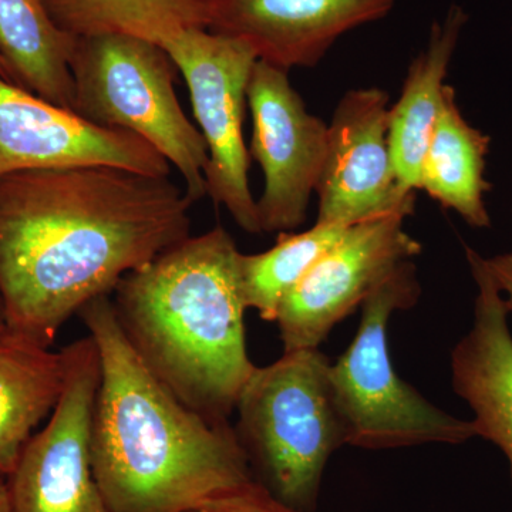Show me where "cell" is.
Wrapping results in <instances>:
<instances>
[{
	"instance_id": "5",
	"label": "cell",
	"mask_w": 512,
	"mask_h": 512,
	"mask_svg": "<svg viewBox=\"0 0 512 512\" xmlns=\"http://www.w3.org/2000/svg\"><path fill=\"white\" fill-rule=\"evenodd\" d=\"M421 296L416 265L403 262L362 305L346 352L330 365V383L345 427L346 446L389 450L423 444H464L477 437L473 421L457 419L421 396L394 370L389 322Z\"/></svg>"
},
{
	"instance_id": "20",
	"label": "cell",
	"mask_w": 512,
	"mask_h": 512,
	"mask_svg": "<svg viewBox=\"0 0 512 512\" xmlns=\"http://www.w3.org/2000/svg\"><path fill=\"white\" fill-rule=\"evenodd\" d=\"M346 228L315 222L303 232H281L268 251L239 255V279L247 309H255L265 322H276L285 296L342 238Z\"/></svg>"
},
{
	"instance_id": "11",
	"label": "cell",
	"mask_w": 512,
	"mask_h": 512,
	"mask_svg": "<svg viewBox=\"0 0 512 512\" xmlns=\"http://www.w3.org/2000/svg\"><path fill=\"white\" fill-rule=\"evenodd\" d=\"M389 94L353 89L328 124V151L318 187L316 224L350 227L383 215H413L416 191L397 180L389 143Z\"/></svg>"
},
{
	"instance_id": "22",
	"label": "cell",
	"mask_w": 512,
	"mask_h": 512,
	"mask_svg": "<svg viewBox=\"0 0 512 512\" xmlns=\"http://www.w3.org/2000/svg\"><path fill=\"white\" fill-rule=\"evenodd\" d=\"M488 271L493 275L495 284L503 293L508 312H512V249L493 258H485Z\"/></svg>"
},
{
	"instance_id": "19",
	"label": "cell",
	"mask_w": 512,
	"mask_h": 512,
	"mask_svg": "<svg viewBox=\"0 0 512 512\" xmlns=\"http://www.w3.org/2000/svg\"><path fill=\"white\" fill-rule=\"evenodd\" d=\"M57 28L74 37L127 35L161 43L207 29V0H45Z\"/></svg>"
},
{
	"instance_id": "7",
	"label": "cell",
	"mask_w": 512,
	"mask_h": 512,
	"mask_svg": "<svg viewBox=\"0 0 512 512\" xmlns=\"http://www.w3.org/2000/svg\"><path fill=\"white\" fill-rule=\"evenodd\" d=\"M161 46L183 74L194 119L207 144V195L231 214L239 228L261 234L244 140L247 90L258 56L242 40L204 28L175 33Z\"/></svg>"
},
{
	"instance_id": "3",
	"label": "cell",
	"mask_w": 512,
	"mask_h": 512,
	"mask_svg": "<svg viewBox=\"0 0 512 512\" xmlns=\"http://www.w3.org/2000/svg\"><path fill=\"white\" fill-rule=\"evenodd\" d=\"M234 238L217 225L121 279L110 298L151 373L188 407L229 421L254 373Z\"/></svg>"
},
{
	"instance_id": "16",
	"label": "cell",
	"mask_w": 512,
	"mask_h": 512,
	"mask_svg": "<svg viewBox=\"0 0 512 512\" xmlns=\"http://www.w3.org/2000/svg\"><path fill=\"white\" fill-rule=\"evenodd\" d=\"M67 377L64 349L53 352L8 328L0 333V474L9 477L40 421L50 417Z\"/></svg>"
},
{
	"instance_id": "15",
	"label": "cell",
	"mask_w": 512,
	"mask_h": 512,
	"mask_svg": "<svg viewBox=\"0 0 512 512\" xmlns=\"http://www.w3.org/2000/svg\"><path fill=\"white\" fill-rule=\"evenodd\" d=\"M468 16L461 6L433 23L429 43L407 70L399 100L389 110V143L397 180L406 191H419L421 163L437 119L448 67Z\"/></svg>"
},
{
	"instance_id": "18",
	"label": "cell",
	"mask_w": 512,
	"mask_h": 512,
	"mask_svg": "<svg viewBox=\"0 0 512 512\" xmlns=\"http://www.w3.org/2000/svg\"><path fill=\"white\" fill-rule=\"evenodd\" d=\"M74 43L57 28L45 0H0V56L10 82L70 111Z\"/></svg>"
},
{
	"instance_id": "23",
	"label": "cell",
	"mask_w": 512,
	"mask_h": 512,
	"mask_svg": "<svg viewBox=\"0 0 512 512\" xmlns=\"http://www.w3.org/2000/svg\"><path fill=\"white\" fill-rule=\"evenodd\" d=\"M0 512H13L8 477L0 474Z\"/></svg>"
},
{
	"instance_id": "8",
	"label": "cell",
	"mask_w": 512,
	"mask_h": 512,
	"mask_svg": "<svg viewBox=\"0 0 512 512\" xmlns=\"http://www.w3.org/2000/svg\"><path fill=\"white\" fill-rule=\"evenodd\" d=\"M64 352L67 377L62 397L8 477L13 512H111L94 476L90 453L99 349L87 335Z\"/></svg>"
},
{
	"instance_id": "26",
	"label": "cell",
	"mask_w": 512,
	"mask_h": 512,
	"mask_svg": "<svg viewBox=\"0 0 512 512\" xmlns=\"http://www.w3.org/2000/svg\"><path fill=\"white\" fill-rule=\"evenodd\" d=\"M0 319H3V306H2V301H0Z\"/></svg>"
},
{
	"instance_id": "17",
	"label": "cell",
	"mask_w": 512,
	"mask_h": 512,
	"mask_svg": "<svg viewBox=\"0 0 512 512\" xmlns=\"http://www.w3.org/2000/svg\"><path fill=\"white\" fill-rule=\"evenodd\" d=\"M491 137L471 126L457 103L456 89L446 84L436 127L421 163L419 190L446 210L457 212L471 228L491 227L485 194V160Z\"/></svg>"
},
{
	"instance_id": "24",
	"label": "cell",
	"mask_w": 512,
	"mask_h": 512,
	"mask_svg": "<svg viewBox=\"0 0 512 512\" xmlns=\"http://www.w3.org/2000/svg\"><path fill=\"white\" fill-rule=\"evenodd\" d=\"M0 76L5 77V79H9L8 67H6L5 62H3L2 56H0Z\"/></svg>"
},
{
	"instance_id": "1",
	"label": "cell",
	"mask_w": 512,
	"mask_h": 512,
	"mask_svg": "<svg viewBox=\"0 0 512 512\" xmlns=\"http://www.w3.org/2000/svg\"><path fill=\"white\" fill-rule=\"evenodd\" d=\"M170 177L73 165L0 178V301L16 335L52 348L74 315L191 235Z\"/></svg>"
},
{
	"instance_id": "2",
	"label": "cell",
	"mask_w": 512,
	"mask_h": 512,
	"mask_svg": "<svg viewBox=\"0 0 512 512\" xmlns=\"http://www.w3.org/2000/svg\"><path fill=\"white\" fill-rule=\"evenodd\" d=\"M79 315L100 355L90 453L111 512H191L255 480L234 426L195 412L148 370L110 295Z\"/></svg>"
},
{
	"instance_id": "21",
	"label": "cell",
	"mask_w": 512,
	"mask_h": 512,
	"mask_svg": "<svg viewBox=\"0 0 512 512\" xmlns=\"http://www.w3.org/2000/svg\"><path fill=\"white\" fill-rule=\"evenodd\" d=\"M191 512H301L276 498L259 481L212 498Z\"/></svg>"
},
{
	"instance_id": "9",
	"label": "cell",
	"mask_w": 512,
	"mask_h": 512,
	"mask_svg": "<svg viewBox=\"0 0 512 512\" xmlns=\"http://www.w3.org/2000/svg\"><path fill=\"white\" fill-rule=\"evenodd\" d=\"M252 116L249 157L264 173L256 201L262 232H289L306 220L318 187L326 151L328 124L306 109L289 72L258 60L247 90Z\"/></svg>"
},
{
	"instance_id": "4",
	"label": "cell",
	"mask_w": 512,
	"mask_h": 512,
	"mask_svg": "<svg viewBox=\"0 0 512 512\" xmlns=\"http://www.w3.org/2000/svg\"><path fill=\"white\" fill-rule=\"evenodd\" d=\"M330 365L319 349L284 352L255 367L235 406V434L256 481L301 512H315L330 457L346 446Z\"/></svg>"
},
{
	"instance_id": "13",
	"label": "cell",
	"mask_w": 512,
	"mask_h": 512,
	"mask_svg": "<svg viewBox=\"0 0 512 512\" xmlns=\"http://www.w3.org/2000/svg\"><path fill=\"white\" fill-rule=\"evenodd\" d=\"M394 0H207V29L289 72L312 69L350 30L386 18Z\"/></svg>"
},
{
	"instance_id": "10",
	"label": "cell",
	"mask_w": 512,
	"mask_h": 512,
	"mask_svg": "<svg viewBox=\"0 0 512 512\" xmlns=\"http://www.w3.org/2000/svg\"><path fill=\"white\" fill-rule=\"evenodd\" d=\"M404 220L383 215L346 228L279 306L284 352L319 349L403 262L421 254L423 247L404 231Z\"/></svg>"
},
{
	"instance_id": "14",
	"label": "cell",
	"mask_w": 512,
	"mask_h": 512,
	"mask_svg": "<svg viewBox=\"0 0 512 512\" xmlns=\"http://www.w3.org/2000/svg\"><path fill=\"white\" fill-rule=\"evenodd\" d=\"M477 285L470 332L451 353L454 392L470 406L477 437L491 441L507 457L512 481V335L503 293L483 255L466 247Z\"/></svg>"
},
{
	"instance_id": "12",
	"label": "cell",
	"mask_w": 512,
	"mask_h": 512,
	"mask_svg": "<svg viewBox=\"0 0 512 512\" xmlns=\"http://www.w3.org/2000/svg\"><path fill=\"white\" fill-rule=\"evenodd\" d=\"M73 165H111L156 177H170L173 168L143 138L96 126L0 76V178Z\"/></svg>"
},
{
	"instance_id": "25",
	"label": "cell",
	"mask_w": 512,
	"mask_h": 512,
	"mask_svg": "<svg viewBox=\"0 0 512 512\" xmlns=\"http://www.w3.org/2000/svg\"><path fill=\"white\" fill-rule=\"evenodd\" d=\"M3 329H5V322H3V319H0V333L3 332Z\"/></svg>"
},
{
	"instance_id": "6",
	"label": "cell",
	"mask_w": 512,
	"mask_h": 512,
	"mask_svg": "<svg viewBox=\"0 0 512 512\" xmlns=\"http://www.w3.org/2000/svg\"><path fill=\"white\" fill-rule=\"evenodd\" d=\"M70 72L74 113L143 138L180 173L194 204L207 195V144L177 99L180 72L163 46L127 35L82 37Z\"/></svg>"
}]
</instances>
